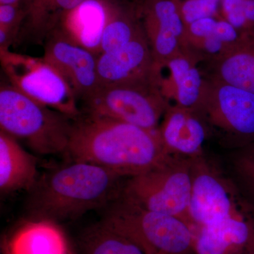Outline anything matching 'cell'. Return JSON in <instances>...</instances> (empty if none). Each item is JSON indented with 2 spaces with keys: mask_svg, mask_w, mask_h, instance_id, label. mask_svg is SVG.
I'll return each mask as SVG.
<instances>
[{
  "mask_svg": "<svg viewBox=\"0 0 254 254\" xmlns=\"http://www.w3.org/2000/svg\"><path fill=\"white\" fill-rule=\"evenodd\" d=\"M66 154L73 161L95 164L125 178L155 168L170 155L158 130L85 113L72 120Z\"/></svg>",
  "mask_w": 254,
  "mask_h": 254,
  "instance_id": "cell-1",
  "label": "cell"
},
{
  "mask_svg": "<svg viewBox=\"0 0 254 254\" xmlns=\"http://www.w3.org/2000/svg\"><path fill=\"white\" fill-rule=\"evenodd\" d=\"M127 179L99 165L71 160L38 178L30 208L38 220H72L118 199Z\"/></svg>",
  "mask_w": 254,
  "mask_h": 254,
  "instance_id": "cell-2",
  "label": "cell"
},
{
  "mask_svg": "<svg viewBox=\"0 0 254 254\" xmlns=\"http://www.w3.org/2000/svg\"><path fill=\"white\" fill-rule=\"evenodd\" d=\"M73 119L25 95L12 85L0 88V127L42 155L66 154Z\"/></svg>",
  "mask_w": 254,
  "mask_h": 254,
  "instance_id": "cell-3",
  "label": "cell"
},
{
  "mask_svg": "<svg viewBox=\"0 0 254 254\" xmlns=\"http://www.w3.org/2000/svg\"><path fill=\"white\" fill-rule=\"evenodd\" d=\"M105 208L101 222L147 254H187L193 250L195 235L184 219L142 208L122 196Z\"/></svg>",
  "mask_w": 254,
  "mask_h": 254,
  "instance_id": "cell-4",
  "label": "cell"
},
{
  "mask_svg": "<svg viewBox=\"0 0 254 254\" xmlns=\"http://www.w3.org/2000/svg\"><path fill=\"white\" fill-rule=\"evenodd\" d=\"M191 190V160L170 155L155 168L127 178L121 196L142 208L179 217L190 223Z\"/></svg>",
  "mask_w": 254,
  "mask_h": 254,
  "instance_id": "cell-5",
  "label": "cell"
},
{
  "mask_svg": "<svg viewBox=\"0 0 254 254\" xmlns=\"http://www.w3.org/2000/svg\"><path fill=\"white\" fill-rule=\"evenodd\" d=\"M1 65L11 84L25 95L71 119L82 113L76 96L63 74L43 58L0 51Z\"/></svg>",
  "mask_w": 254,
  "mask_h": 254,
  "instance_id": "cell-6",
  "label": "cell"
},
{
  "mask_svg": "<svg viewBox=\"0 0 254 254\" xmlns=\"http://www.w3.org/2000/svg\"><path fill=\"white\" fill-rule=\"evenodd\" d=\"M154 78L136 83L100 86L83 99L85 114L156 130L165 110Z\"/></svg>",
  "mask_w": 254,
  "mask_h": 254,
  "instance_id": "cell-7",
  "label": "cell"
},
{
  "mask_svg": "<svg viewBox=\"0 0 254 254\" xmlns=\"http://www.w3.org/2000/svg\"><path fill=\"white\" fill-rule=\"evenodd\" d=\"M191 166L189 220L201 227L228 218L245 196L236 182L201 156L191 159Z\"/></svg>",
  "mask_w": 254,
  "mask_h": 254,
  "instance_id": "cell-8",
  "label": "cell"
},
{
  "mask_svg": "<svg viewBox=\"0 0 254 254\" xmlns=\"http://www.w3.org/2000/svg\"><path fill=\"white\" fill-rule=\"evenodd\" d=\"M202 96L209 123L240 148L254 143V93L220 81Z\"/></svg>",
  "mask_w": 254,
  "mask_h": 254,
  "instance_id": "cell-9",
  "label": "cell"
},
{
  "mask_svg": "<svg viewBox=\"0 0 254 254\" xmlns=\"http://www.w3.org/2000/svg\"><path fill=\"white\" fill-rule=\"evenodd\" d=\"M43 58L63 74L77 98L85 99L99 88L98 55L80 46L61 30L56 28L45 40Z\"/></svg>",
  "mask_w": 254,
  "mask_h": 254,
  "instance_id": "cell-10",
  "label": "cell"
},
{
  "mask_svg": "<svg viewBox=\"0 0 254 254\" xmlns=\"http://www.w3.org/2000/svg\"><path fill=\"white\" fill-rule=\"evenodd\" d=\"M196 254H254V205L244 196L226 219L199 227L195 235Z\"/></svg>",
  "mask_w": 254,
  "mask_h": 254,
  "instance_id": "cell-11",
  "label": "cell"
},
{
  "mask_svg": "<svg viewBox=\"0 0 254 254\" xmlns=\"http://www.w3.org/2000/svg\"><path fill=\"white\" fill-rule=\"evenodd\" d=\"M134 8L151 48L154 66L168 61L186 31L178 0H136Z\"/></svg>",
  "mask_w": 254,
  "mask_h": 254,
  "instance_id": "cell-12",
  "label": "cell"
},
{
  "mask_svg": "<svg viewBox=\"0 0 254 254\" xmlns=\"http://www.w3.org/2000/svg\"><path fill=\"white\" fill-rule=\"evenodd\" d=\"M97 72L100 86L155 78L154 60L144 32L118 50L98 55Z\"/></svg>",
  "mask_w": 254,
  "mask_h": 254,
  "instance_id": "cell-13",
  "label": "cell"
},
{
  "mask_svg": "<svg viewBox=\"0 0 254 254\" xmlns=\"http://www.w3.org/2000/svg\"><path fill=\"white\" fill-rule=\"evenodd\" d=\"M116 1L85 0L65 14L56 28L80 46L98 55L103 30Z\"/></svg>",
  "mask_w": 254,
  "mask_h": 254,
  "instance_id": "cell-14",
  "label": "cell"
},
{
  "mask_svg": "<svg viewBox=\"0 0 254 254\" xmlns=\"http://www.w3.org/2000/svg\"><path fill=\"white\" fill-rule=\"evenodd\" d=\"M158 133L169 155L190 160L201 156L206 133L201 120L190 110L179 108L169 111Z\"/></svg>",
  "mask_w": 254,
  "mask_h": 254,
  "instance_id": "cell-15",
  "label": "cell"
},
{
  "mask_svg": "<svg viewBox=\"0 0 254 254\" xmlns=\"http://www.w3.org/2000/svg\"><path fill=\"white\" fill-rule=\"evenodd\" d=\"M36 159L16 138L0 130V189L1 192L31 190L38 181Z\"/></svg>",
  "mask_w": 254,
  "mask_h": 254,
  "instance_id": "cell-16",
  "label": "cell"
},
{
  "mask_svg": "<svg viewBox=\"0 0 254 254\" xmlns=\"http://www.w3.org/2000/svg\"><path fill=\"white\" fill-rule=\"evenodd\" d=\"M6 254H69L63 232L55 222L38 220L21 227L9 241Z\"/></svg>",
  "mask_w": 254,
  "mask_h": 254,
  "instance_id": "cell-17",
  "label": "cell"
},
{
  "mask_svg": "<svg viewBox=\"0 0 254 254\" xmlns=\"http://www.w3.org/2000/svg\"><path fill=\"white\" fill-rule=\"evenodd\" d=\"M220 81L254 93V31L243 33L222 55Z\"/></svg>",
  "mask_w": 254,
  "mask_h": 254,
  "instance_id": "cell-18",
  "label": "cell"
},
{
  "mask_svg": "<svg viewBox=\"0 0 254 254\" xmlns=\"http://www.w3.org/2000/svg\"><path fill=\"white\" fill-rule=\"evenodd\" d=\"M85 0H24L23 33L36 41L46 40L65 14Z\"/></svg>",
  "mask_w": 254,
  "mask_h": 254,
  "instance_id": "cell-19",
  "label": "cell"
},
{
  "mask_svg": "<svg viewBox=\"0 0 254 254\" xmlns=\"http://www.w3.org/2000/svg\"><path fill=\"white\" fill-rule=\"evenodd\" d=\"M142 32L135 8L117 0L102 34L99 55L122 48Z\"/></svg>",
  "mask_w": 254,
  "mask_h": 254,
  "instance_id": "cell-20",
  "label": "cell"
},
{
  "mask_svg": "<svg viewBox=\"0 0 254 254\" xmlns=\"http://www.w3.org/2000/svg\"><path fill=\"white\" fill-rule=\"evenodd\" d=\"M78 245L82 254H147L133 241L101 221L83 232Z\"/></svg>",
  "mask_w": 254,
  "mask_h": 254,
  "instance_id": "cell-21",
  "label": "cell"
},
{
  "mask_svg": "<svg viewBox=\"0 0 254 254\" xmlns=\"http://www.w3.org/2000/svg\"><path fill=\"white\" fill-rule=\"evenodd\" d=\"M170 82L180 108L190 110L200 103L203 83L198 70L190 60L181 56H173L168 60Z\"/></svg>",
  "mask_w": 254,
  "mask_h": 254,
  "instance_id": "cell-22",
  "label": "cell"
},
{
  "mask_svg": "<svg viewBox=\"0 0 254 254\" xmlns=\"http://www.w3.org/2000/svg\"><path fill=\"white\" fill-rule=\"evenodd\" d=\"M232 164L237 186L254 205V143L240 148Z\"/></svg>",
  "mask_w": 254,
  "mask_h": 254,
  "instance_id": "cell-23",
  "label": "cell"
},
{
  "mask_svg": "<svg viewBox=\"0 0 254 254\" xmlns=\"http://www.w3.org/2000/svg\"><path fill=\"white\" fill-rule=\"evenodd\" d=\"M185 25L209 17H217L221 9V0H178Z\"/></svg>",
  "mask_w": 254,
  "mask_h": 254,
  "instance_id": "cell-24",
  "label": "cell"
},
{
  "mask_svg": "<svg viewBox=\"0 0 254 254\" xmlns=\"http://www.w3.org/2000/svg\"><path fill=\"white\" fill-rule=\"evenodd\" d=\"M26 16L23 3L0 5V26L20 29Z\"/></svg>",
  "mask_w": 254,
  "mask_h": 254,
  "instance_id": "cell-25",
  "label": "cell"
},
{
  "mask_svg": "<svg viewBox=\"0 0 254 254\" xmlns=\"http://www.w3.org/2000/svg\"><path fill=\"white\" fill-rule=\"evenodd\" d=\"M24 0H0L1 4H16L23 3Z\"/></svg>",
  "mask_w": 254,
  "mask_h": 254,
  "instance_id": "cell-26",
  "label": "cell"
}]
</instances>
